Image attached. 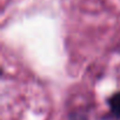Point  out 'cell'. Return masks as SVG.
Here are the masks:
<instances>
[{
	"mask_svg": "<svg viewBox=\"0 0 120 120\" xmlns=\"http://www.w3.org/2000/svg\"><path fill=\"white\" fill-rule=\"evenodd\" d=\"M109 107L112 113L120 119V92L115 93L111 99H109Z\"/></svg>",
	"mask_w": 120,
	"mask_h": 120,
	"instance_id": "1",
	"label": "cell"
}]
</instances>
